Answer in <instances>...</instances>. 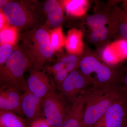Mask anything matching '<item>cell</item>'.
Returning <instances> with one entry per match:
<instances>
[{"label":"cell","instance_id":"1","mask_svg":"<svg viewBox=\"0 0 127 127\" xmlns=\"http://www.w3.org/2000/svg\"><path fill=\"white\" fill-rule=\"evenodd\" d=\"M86 106L81 127H94L114 103L125 97L122 87L96 84L83 94Z\"/></svg>","mask_w":127,"mask_h":127},{"label":"cell","instance_id":"2","mask_svg":"<svg viewBox=\"0 0 127 127\" xmlns=\"http://www.w3.org/2000/svg\"><path fill=\"white\" fill-rule=\"evenodd\" d=\"M0 10L9 25L18 30L26 31L40 27L44 21L45 14L35 0L9 1Z\"/></svg>","mask_w":127,"mask_h":127},{"label":"cell","instance_id":"3","mask_svg":"<svg viewBox=\"0 0 127 127\" xmlns=\"http://www.w3.org/2000/svg\"><path fill=\"white\" fill-rule=\"evenodd\" d=\"M22 47L32 63V67L41 70L55 53L49 32L40 27L25 31L20 36Z\"/></svg>","mask_w":127,"mask_h":127},{"label":"cell","instance_id":"4","mask_svg":"<svg viewBox=\"0 0 127 127\" xmlns=\"http://www.w3.org/2000/svg\"><path fill=\"white\" fill-rule=\"evenodd\" d=\"M32 66L22 47L15 46L6 61L0 66V89L12 88L25 92L27 86L24 74Z\"/></svg>","mask_w":127,"mask_h":127},{"label":"cell","instance_id":"5","mask_svg":"<svg viewBox=\"0 0 127 127\" xmlns=\"http://www.w3.org/2000/svg\"><path fill=\"white\" fill-rule=\"evenodd\" d=\"M57 89L53 88L42 100L43 117L50 127H61L70 109Z\"/></svg>","mask_w":127,"mask_h":127},{"label":"cell","instance_id":"6","mask_svg":"<svg viewBox=\"0 0 127 127\" xmlns=\"http://www.w3.org/2000/svg\"><path fill=\"white\" fill-rule=\"evenodd\" d=\"M84 76L82 73L75 70L69 73L60 86H57L58 92L71 106L79 95H83L88 89L94 84Z\"/></svg>","mask_w":127,"mask_h":127},{"label":"cell","instance_id":"7","mask_svg":"<svg viewBox=\"0 0 127 127\" xmlns=\"http://www.w3.org/2000/svg\"><path fill=\"white\" fill-rule=\"evenodd\" d=\"M81 72L85 76L95 72L97 77V84L113 87L119 86L113 80V73L111 69L103 65L93 57H86L79 63Z\"/></svg>","mask_w":127,"mask_h":127},{"label":"cell","instance_id":"8","mask_svg":"<svg viewBox=\"0 0 127 127\" xmlns=\"http://www.w3.org/2000/svg\"><path fill=\"white\" fill-rule=\"evenodd\" d=\"M28 78V89L31 92L42 99L53 88L57 87L54 80L44 70L31 67Z\"/></svg>","mask_w":127,"mask_h":127},{"label":"cell","instance_id":"9","mask_svg":"<svg viewBox=\"0 0 127 127\" xmlns=\"http://www.w3.org/2000/svg\"><path fill=\"white\" fill-rule=\"evenodd\" d=\"M106 127H127V98L114 103L103 116Z\"/></svg>","mask_w":127,"mask_h":127},{"label":"cell","instance_id":"10","mask_svg":"<svg viewBox=\"0 0 127 127\" xmlns=\"http://www.w3.org/2000/svg\"><path fill=\"white\" fill-rule=\"evenodd\" d=\"M42 100L32 93L27 88L22 94V110L24 116L27 118V125L33 120L43 117L41 111Z\"/></svg>","mask_w":127,"mask_h":127},{"label":"cell","instance_id":"11","mask_svg":"<svg viewBox=\"0 0 127 127\" xmlns=\"http://www.w3.org/2000/svg\"><path fill=\"white\" fill-rule=\"evenodd\" d=\"M22 94L12 88L0 89V110L12 111L24 116L21 108Z\"/></svg>","mask_w":127,"mask_h":127},{"label":"cell","instance_id":"12","mask_svg":"<svg viewBox=\"0 0 127 127\" xmlns=\"http://www.w3.org/2000/svg\"><path fill=\"white\" fill-rule=\"evenodd\" d=\"M86 106L84 96L79 95L71 105L69 112L61 127H81Z\"/></svg>","mask_w":127,"mask_h":127},{"label":"cell","instance_id":"13","mask_svg":"<svg viewBox=\"0 0 127 127\" xmlns=\"http://www.w3.org/2000/svg\"><path fill=\"white\" fill-rule=\"evenodd\" d=\"M43 9L49 25L54 28L60 27L63 21V14L59 1L56 0L46 1Z\"/></svg>","mask_w":127,"mask_h":127},{"label":"cell","instance_id":"14","mask_svg":"<svg viewBox=\"0 0 127 127\" xmlns=\"http://www.w3.org/2000/svg\"><path fill=\"white\" fill-rule=\"evenodd\" d=\"M87 21L94 30L91 36L92 41L95 42L99 39L104 40L106 39L108 30L104 26L107 21L106 17L105 16L97 14L90 16L87 18Z\"/></svg>","mask_w":127,"mask_h":127},{"label":"cell","instance_id":"15","mask_svg":"<svg viewBox=\"0 0 127 127\" xmlns=\"http://www.w3.org/2000/svg\"><path fill=\"white\" fill-rule=\"evenodd\" d=\"M81 32L76 29L69 31L65 39V45L68 53L72 54H79L83 49Z\"/></svg>","mask_w":127,"mask_h":127},{"label":"cell","instance_id":"16","mask_svg":"<svg viewBox=\"0 0 127 127\" xmlns=\"http://www.w3.org/2000/svg\"><path fill=\"white\" fill-rule=\"evenodd\" d=\"M0 127H28L26 119L11 111L0 110Z\"/></svg>","mask_w":127,"mask_h":127},{"label":"cell","instance_id":"17","mask_svg":"<svg viewBox=\"0 0 127 127\" xmlns=\"http://www.w3.org/2000/svg\"><path fill=\"white\" fill-rule=\"evenodd\" d=\"M87 1L84 0H65L63 5L66 11L72 16H79L85 14Z\"/></svg>","mask_w":127,"mask_h":127},{"label":"cell","instance_id":"18","mask_svg":"<svg viewBox=\"0 0 127 127\" xmlns=\"http://www.w3.org/2000/svg\"><path fill=\"white\" fill-rule=\"evenodd\" d=\"M18 31L12 26H6L0 32V43L2 44H9L15 46L18 39Z\"/></svg>","mask_w":127,"mask_h":127},{"label":"cell","instance_id":"19","mask_svg":"<svg viewBox=\"0 0 127 127\" xmlns=\"http://www.w3.org/2000/svg\"><path fill=\"white\" fill-rule=\"evenodd\" d=\"M50 42L55 51H61L65 45V39L61 27L49 32Z\"/></svg>","mask_w":127,"mask_h":127},{"label":"cell","instance_id":"20","mask_svg":"<svg viewBox=\"0 0 127 127\" xmlns=\"http://www.w3.org/2000/svg\"><path fill=\"white\" fill-rule=\"evenodd\" d=\"M15 46L2 44L0 46V66L2 65L9 58L15 49Z\"/></svg>","mask_w":127,"mask_h":127},{"label":"cell","instance_id":"21","mask_svg":"<svg viewBox=\"0 0 127 127\" xmlns=\"http://www.w3.org/2000/svg\"><path fill=\"white\" fill-rule=\"evenodd\" d=\"M65 64V67L69 73L75 70L77 64V59L75 55H71L63 58L61 60Z\"/></svg>","mask_w":127,"mask_h":127},{"label":"cell","instance_id":"22","mask_svg":"<svg viewBox=\"0 0 127 127\" xmlns=\"http://www.w3.org/2000/svg\"><path fill=\"white\" fill-rule=\"evenodd\" d=\"M102 57L104 61L107 63L114 64L117 62L109 46L103 50Z\"/></svg>","mask_w":127,"mask_h":127},{"label":"cell","instance_id":"23","mask_svg":"<svg viewBox=\"0 0 127 127\" xmlns=\"http://www.w3.org/2000/svg\"><path fill=\"white\" fill-rule=\"evenodd\" d=\"M28 127H50L44 117L37 119L27 124Z\"/></svg>","mask_w":127,"mask_h":127},{"label":"cell","instance_id":"24","mask_svg":"<svg viewBox=\"0 0 127 127\" xmlns=\"http://www.w3.org/2000/svg\"><path fill=\"white\" fill-rule=\"evenodd\" d=\"M124 20L119 27L120 34L124 38L127 39V10L124 15Z\"/></svg>","mask_w":127,"mask_h":127},{"label":"cell","instance_id":"25","mask_svg":"<svg viewBox=\"0 0 127 127\" xmlns=\"http://www.w3.org/2000/svg\"><path fill=\"white\" fill-rule=\"evenodd\" d=\"M7 22V19L4 14L2 11L0 10V30H2L6 26L8 25H6Z\"/></svg>","mask_w":127,"mask_h":127},{"label":"cell","instance_id":"26","mask_svg":"<svg viewBox=\"0 0 127 127\" xmlns=\"http://www.w3.org/2000/svg\"><path fill=\"white\" fill-rule=\"evenodd\" d=\"M123 82L124 85L123 86H122L123 91L125 97L127 98V74L124 78Z\"/></svg>","mask_w":127,"mask_h":127},{"label":"cell","instance_id":"27","mask_svg":"<svg viewBox=\"0 0 127 127\" xmlns=\"http://www.w3.org/2000/svg\"><path fill=\"white\" fill-rule=\"evenodd\" d=\"M94 127H106L104 123L103 117L100 120H98Z\"/></svg>","mask_w":127,"mask_h":127},{"label":"cell","instance_id":"28","mask_svg":"<svg viewBox=\"0 0 127 127\" xmlns=\"http://www.w3.org/2000/svg\"><path fill=\"white\" fill-rule=\"evenodd\" d=\"M9 2L8 0H0V10H2L3 7Z\"/></svg>","mask_w":127,"mask_h":127}]
</instances>
